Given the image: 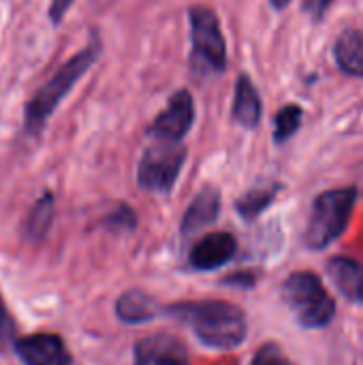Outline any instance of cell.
Wrapping results in <instances>:
<instances>
[{
  "instance_id": "obj_1",
  "label": "cell",
  "mask_w": 363,
  "mask_h": 365,
  "mask_svg": "<svg viewBox=\"0 0 363 365\" xmlns=\"http://www.w3.org/2000/svg\"><path fill=\"white\" fill-rule=\"evenodd\" d=\"M165 312L184 321L197 340L214 351H233L242 346L248 336V321L244 310L229 302H186L167 306Z\"/></svg>"
},
{
  "instance_id": "obj_2",
  "label": "cell",
  "mask_w": 363,
  "mask_h": 365,
  "mask_svg": "<svg viewBox=\"0 0 363 365\" xmlns=\"http://www.w3.org/2000/svg\"><path fill=\"white\" fill-rule=\"evenodd\" d=\"M101 56V41L94 36L81 51H77L71 60H66L56 75L28 101L26 105V130L30 135H39L47 124L53 109L62 103V98L73 90V86L90 71V66Z\"/></svg>"
},
{
  "instance_id": "obj_3",
  "label": "cell",
  "mask_w": 363,
  "mask_h": 365,
  "mask_svg": "<svg viewBox=\"0 0 363 365\" xmlns=\"http://www.w3.org/2000/svg\"><path fill=\"white\" fill-rule=\"evenodd\" d=\"M357 197L359 190L355 186L329 188L317 195L304 231V246L312 252H321L340 240L351 225Z\"/></svg>"
},
{
  "instance_id": "obj_4",
  "label": "cell",
  "mask_w": 363,
  "mask_h": 365,
  "mask_svg": "<svg viewBox=\"0 0 363 365\" xmlns=\"http://www.w3.org/2000/svg\"><path fill=\"white\" fill-rule=\"evenodd\" d=\"M282 302L304 329H325L334 323L338 306L325 289L319 274L300 269L285 278L280 289Z\"/></svg>"
},
{
  "instance_id": "obj_5",
  "label": "cell",
  "mask_w": 363,
  "mask_h": 365,
  "mask_svg": "<svg viewBox=\"0 0 363 365\" xmlns=\"http://www.w3.org/2000/svg\"><path fill=\"white\" fill-rule=\"evenodd\" d=\"M186 163V145L180 141H158L148 148L137 167V184L148 192L167 195L175 186Z\"/></svg>"
},
{
  "instance_id": "obj_6",
  "label": "cell",
  "mask_w": 363,
  "mask_h": 365,
  "mask_svg": "<svg viewBox=\"0 0 363 365\" xmlns=\"http://www.w3.org/2000/svg\"><path fill=\"white\" fill-rule=\"evenodd\" d=\"M190 38L195 53L216 73L227 68V41L220 30V21L210 6L195 4L188 11Z\"/></svg>"
},
{
  "instance_id": "obj_7",
  "label": "cell",
  "mask_w": 363,
  "mask_h": 365,
  "mask_svg": "<svg viewBox=\"0 0 363 365\" xmlns=\"http://www.w3.org/2000/svg\"><path fill=\"white\" fill-rule=\"evenodd\" d=\"M195 124V101L188 90H178L169 105L154 118L150 135L156 141H182Z\"/></svg>"
},
{
  "instance_id": "obj_8",
  "label": "cell",
  "mask_w": 363,
  "mask_h": 365,
  "mask_svg": "<svg viewBox=\"0 0 363 365\" xmlns=\"http://www.w3.org/2000/svg\"><path fill=\"white\" fill-rule=\"evenodd\" d=\"M135 365H188L186 344L171 334H154L135 342Z\"/></svg>"
},
{
  "instance_id": "obj_9",
  "label": "cell",
  "mask_w": 363,
  "mask_h": 365,
  "mask_svg": "<svg viewBox=\"0 0 363 365\" xmlns=\"http://www.w3.org/2000/svg\"><path fill=\"white\" fill-rule=\"evenodd\" d=\"M15 353L26 365H71L66 344L56 334H32L15 340Z\"/></svg>"
},
{
  "instance_id": "obj_10",
  "label": "cell",
  "mask_w": 363,
  "mask_h": 365,
  "mask_svg": "<svg viewBox=\"0 0 363 365\" xmlns=\"http://www.w3.org/2000/svg\"><path fill=\"white\" fill-rule=\"evenodd\" d=\"M237 252V240L231 233L218 231L201 237L188 257V263L197 272H214L223 265H227Z\"/></svg>"
},
{
  "instance_id": "obj_11",
  "label": "cell",
  "mask_w": 363,
  "mask_h": 365,
  "mask_svg": "<svg viewBox=\"0 0 363 365\" xmlns=\"http://www.w3.org/2000/svg\"><path fill=\"white\" fill-rule=\"evenodd\" d=\"M327 276L349 304L363 306V263L344 255L332 257L327 261Z\"/></svg>"
},
{
  "instance_id": "obj_12",
  "label": "cell",
  "mask_w": 363,
  "mask_h": 365,
  "mask_svg": "<svg viewBox=\"0 0 363 365\" xmlns=\"http://www.w3.org/2000/svg\"><path fill=\"white\" fill-rule=\"evenodd\" d=\"M231 115L242 128H248V130H255L261 122V115H263L261 94L248 75H240L235 81V96H233Z\"/></svg>"
},
{
  "instance_id": "obj_13",
  "label": "cell",
  "mask_w": 363,
  "mask_h": 365,
  "mask_svg": "<svg viewBox=\"0 0 363 365\" xmlns=\"http://www.w3.org/2000/svg\"><path fill=\"white\" fill-rule=\"evenodd\" d=\"M220 214V192L214 186H205L188 205L182 218V235H193L216 222Z\"/></svg>"
},
{
  "instance_id": "obj_14",
  "label": "cell",
  "mask_w": 363,
  "mask_h": 365,
  "mask_svg": "<svg viewBox=\"0 0 363 365\" xmlns=\"http://www.w3.org/2000/svg\"><path fill=\"white\" fill-rule=\"evenodd\" d=\"M334 60L338 68L355 79H363V30L347 28L334 41Z\"/></svg>"
},
{
  "instance_id": "obj_15",
  "label": "cell",
  "mask_w": 363,
  "mask_h": 365,
  "mask_svg": "<svg viewBox=\"0 0 363 365\" xmlns=\"http://www.w3.org/2000/svg\"><path fill=\"white\" fill-rule=\"evenodd\" d=\"M116 314L126 325L150 323L156 317V299L139 289L122 293L116 302Z\"/></svg>"
},
{
  "instance_id": "obj_16",
  "label": "cell",
  "mask_w": 363,
  "mask_h": 365,
  "mask_svg": "<svg viewBox=\"0 0 363 365\" xmlns=\"http://www.w3.org/2000/svg\"><path fill=\"white\" fill-rule=\"evenodd\" d=\"M53 214H56V199L51 192H45L30 210L28 218H26V225H24V235L32 242V244H39L45 240V235L49 233L51 229V222H53Z\"/></svg>"
},
{
  "instance_id": "obj_17",
  "label": "cell",
  "mask_w": 363,
  "mask_h": 365,
  "mask_svg": "<svg viewBox=\"0 0 363 365\" xmlns=\"http://www.w3.org/2000/svg\"><path fill=\"white\" fill-rule=\"evenodd\" d=\"M282 190V184H270V186H259L248 190L246 195H242L235 201V212L244 218V220H255L259 218L278 197V192Z\"/></svg>"
},
{
  "instance_id": "obj_18",
  "label": "cell",
  "mask_w": 363,
  "mask_h": 365,
  "mask_svg": "<svg viewBox=\"0 0 363 365\" xmlns=\"http://www.w3.org/2000/svg\"><path fill=\"white\" fill-rule=\"evenodd\" d=\"M302 122H304V109L300 105L291 103L278 109V113L274 115V143L278 145L287 143L302 128Z\"/></svg>"
},
{
  "instance_id": "obj_19",
  "label": "cell",
  "mask_w": 363,
  "mask_h": 365,
  "mask_svg": "<svg viewBox=\"0 0 363 365\" xmlns=\"http://www.w3.org/2000/svg\"><path fill=\"white\" fill-rule=\"evenodd\" d=\"M250 365H295V364L289 359V355L282 351V346H280V344H276V342H267V344H263V346L255 353V357L250 359Z\"/></svg>"
},
{
  "instance_id": "obj_20",
  "label": "cell",
  "mask_w": 363,
  "mask_h": 365,
  "mask_svg": "<svg viewBox=\"0 0 363 365\" xmlns=\"http://www.w3.org/2000/svg\"><path fill=\"white\" fill-rule=\"evenodd\" d=\"M103 225L109 227V229H118V231L120 229L122 231H133L137 227V216H135V212L128 205H120L113 214H109L103 220Z\"/></svg>"
},
{
  "instance_id": "obj_21",
  "label": "cell",
  "mask_w": 363,
  "mask_h": 365,
  "mask_svg": "<svg viewBox=\"0 0 363 365\" xmlns=\"http://www.w3.org/2000/svg\"><path fill=\"white\" fill-rule=\"evenodd\" d=\"M334 2H336V0H302V11H304L315 24H319V21L325 19V15H327V11L332 9Z\"/></svg>"
},
{
  "instance_id": "obj_22",
  "label": "cell",
  "mask_w": 363,
  "mask_h": 365,
  "mask_svg": "<svg viewBox=\"0 0 363 365\" xmlns=\"http://www.w3.org/2000/svg\"><path fill=\"white\" fill-rule=\"evenodd\" d=\"M13 334H15V325H13V319H11V314L2 302V295H0V349L6 346V342L13 338Z\"/></svg>"
},
{
  "instance_id": "obj_23",
  "label": "cell",
  "mask_w": 363,
  "mask_h": 365,
  "mask_svg": "<svg viewBox=\"0 0 363 365\" xmlns=\"http://www.w3.org/2000/svg\"><path fill=\"white\" fill-rule=\"evenodd\" d=\"M223 284L227 287H242V289H252L257 284V276L250 274V272H237V274H231L223 280Z\"/></svg>"
},
{
  "instance_id": "obj_24",
  "label": "cell",
  "mask_w": 363,
  "mask_h": 365,
  "mask_svg": "<svg viewBox=\"0 0 363 365\" xmlns=\"http://www.w3.org/2000/svg\"><path fill=\"white\" fill-rule=\"evenodd\" d=\"M73 2L75 0H51V4H49V19H51V24H60L62 17L66 15V11L73 6Z\"/></svg>"
},
{
  "instance_id": "obj_25",
  "label": "cell",
  "mask_w": 363,
  "mask_h": 365,
  "mask_svg": "<svg viewBox=\"0 0 363 365\" xmlns=\"http://www.w3.org/2000/svg\"><path fill=\"white\" fill-rule=\"evenodd\" d=\"M270 4H272L276 11H285V9L291 4V0H270Z\"/></svg>"
}]
</instances>
